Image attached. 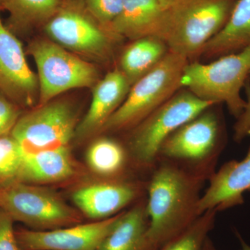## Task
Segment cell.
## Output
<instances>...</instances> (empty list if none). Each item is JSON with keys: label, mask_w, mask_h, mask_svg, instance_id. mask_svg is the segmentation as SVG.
Returning <instances> with one entry per match:
<instances>
[{"label": "cell", "mask_w": 250, "mask_h": 250, "mask_svg": "<svg viewBox=\"0 0 250 250\" xmlns=\"http://www.w3.org/2000/svg\"><path fill=\"white\" fill-rule=\"evenodd\" d=\"M189 62L169 50L152 70L131 85L125 101L103 131H122L139 125L182 88L181 78Z\"/></svg>", "instance_id": "obj_5"}, {"label": "cell", "mask_w": 250, "mask_h": 250, "mask_svg": "<svg viewBox=\"0 0 250 250\" xmlns=\"http://www.w3.org/2000/svg\"><path fill=\"white\" fill-rule=\"evenodd\" d=\"M250 79V46L208 63L189 62L182 74L181 85L202 100L217 105L225 104L236 119L246 106L241 90Z\"/></svg>", "instance_id": "obj_4"}, {"label": "cell", "mask_w": 250, "mask_h": 250, "mask_svg": "<svg viewBox=\"0 0 250 250\" xmlns=\"http://www.w3.org/2000/svg\"><path fill=\"white\" fill-rule=\"evenodd\" d=\"M23 113V108L0 93V137L11 134Z\"/></svg>", "instance_id": "obj_26"}, {"label": "cell", "mask_w": 250, "mask_h": 250, "mask_svg": "<svg viewBox=\"0 0 250 250\" xmlns=\"http://www.w3.org/2000/svg\"><path fill=\"white\" fill-rule=\"evenodd\" d=\"M203 250H218L215 248L214 245H213V242L209 238L207 240L205 246H204Z\"/></svg>", "instance_id": "obj_29"}, {"label": "cell", "mask_w": 250, "mask_h": 250, "mask_svg": "<svg viewBox=\"0 0 250 250\" xmlns=\"http://www.w3.org/2000/svg\"><path fill=\"white\" fill-rule=\"evenodd\" d=\"M250 46V0H237L228 22L205 45L200 57L217 59Z\"/></svg>", "instance_id": "obj_18"}, {"label": "cell", "mask_w": 250, "mask_h": 250, "mask_svg": "<svg viewBox=\"0 0 250 250\" xmlns=\"http://www.w3.org/2000/svg\"><path fill=\"white\" fill-rule=\"evenodd\" d=\"M203 174L165 163L148 185V238L156 250L183 231L200 215L197 205Z\"/></svg>", "instance_id": "obj_1"}, {"label": "cell", "mask_w": 250, "mask_h": 250, "mask_svg": "<svg viewBox=\"0 0 250 250\" xmlns=\"http://www.w3.org/2000/svg\"><path fill=\"white\" fill-rule=\"evenodd\" d=\"M131 41L122 51L117 67L131 86L160 62L169 48L165 41L155 36Z\"/></svg>", "instance_id": "obj_19"}, {"label": "cell", "mask_w": 250, "mask_h": 250, "mask_svg": "<svg viewBox=\"0 0 250 250\" xmlns=\"http://www.w3.org/2000/svg\"><path fill=\"white\" fill-rule=\"evenodd\" d=\"M85 158L87 164L95 173L111 177L123 170L126 161V153L119 143L104 137L90 145Z\"/></svg>", "instance_id": "obj_22"}, {"label": "cell", "mask_w": 250, "mask_h": 250, "mask_svg": "<svg viewBox=\"0 0 250 250\" xmlns=\"http://www.w3.org/2000/svg\"><path fill=\"white\" fill-rule=\"evenodd\" d=\"M2 11V5H1V0H0V13Z\"/></svg>", "instance_id": "obj_31"}, {"label": "cell", "mask_w": 250, "mask_h": 250, "mask_svg": "<svg viewBox=\"0 0 250 250\" xmlns=\"http://www.w3.org/2000/svg\"><path fill=\"white\" fill-rule=\"evenodd\" d=\"M211 107L171 134L163 144L159 156L198 165L217 156L223 146V126Z\"/></svg>", "instance_id": "obj_10"}, {"label": "cell", "mask_w": 250, "mask_h": 250, "mask_svg": "<svg viewBox=\"0 0 250 250\" xmlns=\"http://www.w3.org/2000/svg\"><path fill=\"white\" fill-rule=\"evenodd\" d=\"M217 211L208 210L159 250H203L208 233L214 226Z\"/></svg>", "instance_id": "obj_23"}, {"label": "cell", "mask_w": 250, "mask_h": 250, "mask_svg": "<svg viewBox=\"0 0 250 250\" xmlns=\"http://www.w3.org/2000/svg\"><path fill=\"white\" fill-rule=\"evenodd\" d=\"M0 208L14 221L37 231L66 228L82 222L77 210L54 192L24 182L0 190Z\"/></svg>", "instance_id": "obj_8"}, {"label": "cell", "mask_w": 250, "mask_h": 250, "mask_svg": "<svg viewBox=\"0 0 250 250\" xmlns=\"http://www.w3.org/2000/svg\"><path fill=\"white\" fill-rule=\"evenodd\" d=\"M26 54L22 42L0 16V93L23 109L35 107L39 99L37 74Z\"/></svg>", "instance_id": "obj_11"}, {"label": "cell", "mask_w": 250, "mask_h": 250, "mask_svg": "<svg viewBox=\"0 0 250 250\" xmlns=\"http://www.w3.org/2000/svg\"><path fill=\"white\" fill-rule=\"evenodd\" d=\"M121 213L93 223L47 231L19 229L16 230V238L21 250H97Z\"/></svg>", "instance_id": "obj_12"}, {"label": "cell", "mask_w": 250, "mask_h": 250, "mask_svg": "<svg viewBox=\"0 0 250 250\" xmlns=\"http://www.w3.org/2000/svg\"><path fill=\"white\" fill-rule=\"evenodd\" d=\"M238 238H239L240 241L241 243V250H250V246L248 245V243H246V242L243 241V238H241V236H238Z\"/></svg>", "instance_id": "obj_30"}, {"label": "cell", "mask_w": 250, "mask_h": 250, "mask_svg": "<svg viewBox=\"0 0 250 250\" xmlns=\"http://www.w3.org/2000/svg\"><path fill=\"white\" fill-rule=\"evenodd\" d=\"M131 85L118 67L111 70L92 88L90 107L79 122L75 138L83 141L99 131L125 101Z\"/></svg>", "instance_id": "obj_14"}, {"label": "cell", "mask_w": 250, "mask_h": 250, "mask_svg": "<svg viewBox=\"0 0 250 250\" xmlns=\"http://www.w3.org/2000/svg\"><path fill=\"white\" fill-rule=\"evenodd\" d=\"M87 10L106 27L111 28L121 14L124 0H82Z\"/></svg>", "instance_id": "obj_25"}, {"label": "cell", "mask_w": 250, "mask_h": 250, "mask_svg": "<svg viewBox=\"0 0 250 250\" xmlns=\"http://www.w3.org/2000/svg\"><path fill=\"white\" fill-rule=\"evenodd\" d=\"M77 125L72 103L54 99L23 113L11 134L26 154H34L69 146Z\"/></svg>", "instance_id": "obj_9"}, {"label": "cell", "mask_w": 250, "mask_h": 250, "mask_svg": "<svg viewBox=\"0 0 250 250\" xmlns=\"http://www.w3.org/2000/svg\"><path fill=\"white\" fill-rule=\"evenodd\" d=\"M76 172L69 146L25 154L21 182L49 184L71 178Z\"/></svg>", "instance_id": "obj_17"}, {"label": "cell", "mask_w": 250, "mask_h": 250, "mask_svg": "<svg viewBox=\"0 0 250 250\" xmlns=\"http://www.w3.org/2000/svg\"><path fill=\"white\" fill-rule=\"evenodd\" d=\"M62 0H1L9 14L5 24L16 36L42 27L58 11Z\"/></svg>", "instance_id": "obj_21"}, {"label": "cell", "mask_w": 250, "mask_h": 250, "mask_svg": "<svg viewBox=\"0 0 250 250\" xmlns=\"http://www.w3.org/2000/svg\"><path fill=\"white\" fill-rule=\"evenodd\" d=\"M146 207L138 206L122 213L97 250H156L148 238Z\"/></svg>", "instance_id": "obj_20"}, {"label": "cell", "mask_w": 250, "mask_h": 250, "mask_svg": "<svg viewBox=\"0 0 250 250\" xmlns=\"http://www.w3.org/2000/svg\"><path fill=\"white\" fill-rule=\"evenodd\" d=\"M42 29L46 37L93 63H110L123 40L99 22L82 0H62Z\"/></svg>", "instance_id": "obj_3"}, {"label": "cell", "mask_w": 250, "mask_h": 250, "mask_svg": "<svg viewBox=\"0 0 250 250\" xmlns=\"http://www.w3.org/2000/svg\"><path fill=\"white\" fill-rule=\"evenodd\" d=\"M26 53L34 59L37 67L38 105L49 103L67 90L92 88L101 79L93 62L72 53L48 38L33 39Z\"/></svg>", "instance_id": "obj_6"}, {"label": "cell", "mask_w": 250, "mask_h": 250, "mask_svg": "<svg viewBox=\"0 0 250 250\" xmlns=\"http://www.w3.org/2000/svg\"><path fill=\"white\" fill-rule=\"evenodd\" d=\"M14 220L0 208V250H21L14 228Z\"/></svg>", "instance_id": "obj_27"}, {"label": "cell", "mask_w": 250, "mask_h": 250, "mask_svg": "<svg viewBox=\"0 0 250 250\" xmlns=\"http://www.w3.org/2000/svg\"><path fill=\"white\" fill-rule=\"evenodd\" d=\"M215 105L197 98L186 88H181L134 127L129 147L135 160L141 165H152L171 134Z\"/></svg>", "instance_id": "obj_7"}, {"label": "cell", "mask_w": 250, "mask_h": 250, "mask_svg": "<svg viewBox=\"0 0 250 250\" xmlns=\"http://www.w3.org/2000/svg\"><path fill=\"white\" fill-rule=\"evenodd\" d=\"M25 153L12 134L0 137V190L21 182Z\"/></svg>", "instance_id": "obj_24"}, {"label": "cell", "mask_w": 250, "mask_h": 250, "mask_svg": "<svg viewBox=\"0 0 250 250\" xmlns=\"http://www.w3.org/2000/svg\"><path fill=\"white\" fill-rule=\"evenodd\" d=\"M250 191V147L241 161H230L210 177V183L197 205L199 215L208 210L228 209L244 202Z\"/></svg>", "instance_id": "obj_13"}, {"label": "cell", "mask_w": 250, "mask_h": 250, "mask_svg": "<svg viewBox=\"0 0 250 250\" xmlns=\"http://www.w3.org/2000/svg\"><path fill=\"white\" fill-rule=\"evenodd\" d=\"M237 0H172L154 36L169 50L194 62L205 45L220 32Z\"/></svg>", "instance_id": "obj_2"}, {"label": "cell", "mask_w": 250, "mask_h": 250, "mask_svg": "<svg viewBox=\"0 0 250 250\" xmlns=\"http://www.w3.org/2000/svg\"><path fill=\"white\" fill-rule=\"evenodd\" d=\"M133 184L118 182H99L77 189L72 201L87 218L104 220L118 214L137 196Z\"/></svg>", "instance_id": "obj_15"}, {"label": "cell", "mask_w": 250, "mask_h": 250, "mask_svg": "<svg viewBox=\"0 0 250 250\" xmlns=\"http://www.w3.org/2000/svg\"><path fill=\"white\" fill-rule=\"evenodd\" d=\"M172 0H124L121 14L111 29L130 41L154 36L163 15Z\"/></svg>", "instance_id": "obj_16"}, {"label": "cell", "mask_w": 250, "mask_h": 250, "mask_svg": "<svg viewBox=\"0 0 250 250\" xmlns=\"http://www.w3.org/2000/svg\"><path fill=\"white\" fill-rule=\"evenodd\" d=\"M243 88L246 95V106L233 126V140L237 143L250 136V79Z\"/></svg>", "instance_id": "obj_28"}]
</instances>
